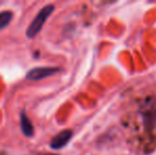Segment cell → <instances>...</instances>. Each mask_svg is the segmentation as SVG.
<instances>
[{
  "instance_id": "cell-1",
  "label": "cell",
  "mask_w": 156,
  "mask_h": 155,
  "mask_svg": "<svg viewBox=\"0 0 156 155\" xmlns=\"http://www.w3.org/2000/svg\"><path fill=\"white\" fill-rule=\"evenodd\" d=\"M133 114L134 132L141 135L139 140L147 151H152L156 147V96L148 95L138 100Z\"/></svg>"
},
{
  "instance_id": "cell-2",
  "label": "cell",
  "mask_w": 156,
  "mask_h": 155,
  "mask_svg": "<svg viewBox=\"0 0 156 155\" xmlns=\"http://www.w3.org/2000/svg\"><path fill=\"white\" fill-rule=\"evenodd\" d=\"M53 11H54L53 4H48V5L44 6V8L39 11L38 14L35 16V18L32 20V23H30L27 31H26V35H27L28 38H34L35 36L41 32L44 25L46 23L47 19L49 18V16L52 14Z\"/></svg>"
},
{
  "instance_id": "cell-3",
  "label": "cell",
  "mask_w": 156,
  "mask_h": 155,
  "mask_svg": "<svg viewBox=\"0 0 156 155\" xmlns=\"http://www.w3.org/2000/svg\"><path fill=\"white\" fill-rule=\"evenodd\" d=\"M60 71L58 67H35L26 75V79L31 81H39L41 79L55 75Z\"/></svg>"
},
{
  "instance_id": "cell-4",
  "label": "cell",
  "mask_w": 156,
  "mask_h": 155,
  "mask_svg": "<svg viewBox=\"0 0 156 155\" xmlns=\"http://www.w3.org/2000/svg\"><path fill=\"white\" fill-rule=\"evenodd\" d=\"M72 137L71 130H64L56 134L50 141V147L53 150H60L65 147Z\"/></svg>"
},
{
  "instance_id": "cell-5",
  "label": "cell",
  "mask_w": 156,
  "mask_h": 155,
  "mask_svg": "<svg viewBox=\"0 0 156 155\" xmlns=\"http://www.w3.org/2000/svg\"><path fill=\"white\" fill-rule=\"evenodd\" d=\"M20 126L23 135L27 137H32L34 134V128H33L32 122L30 121L28 115L26 114L25 111L20 113Z\"/></svg>"
},
{
  "instance_id": "cell-6",
  "label": "cell",
  "mask_w": 156,
  "mask_h": 155,
  "mask_svg": "<svg viewBox=\"0 0 156 155\" xmlns=\"http://www.w3.org/2000/svg\"><path fill=\"white\" fill-rule=\"evenodd\" d=\"M13 19V13L11 11L0 12V30L4 29Z\"/></svg>"
},
{
  "instance_id": "cell-7",
  "label": "cell",
  "mask_w": 156,
  "mask_h": 155,
  "mask_svg": "<svg viewBox=\"0 0 156 155\" xmlns=\"http://www.w3.org/2000/svg\"><path fill=\"white\" fill-rule=\"evenodd\" d=\"M38 155H54V154H38Z\"/></svg>"
}]
</instances>
